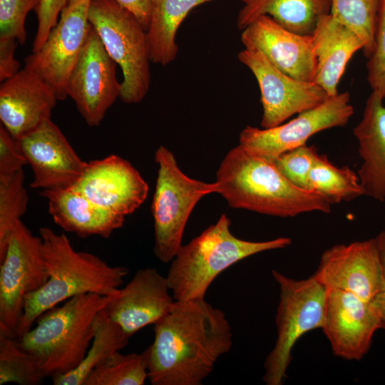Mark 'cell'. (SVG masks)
<instances>
[{
	"label": "cell",
	"mask_w": 385,
	"mask_h": 385,
	"mask_svg": "<svg viewBox=\"0 0 385 385\" xmlns=\"http://www.w3.org/2000/svg\"><path fill=\"white\" fill-rule=\"evenodd\" d=\"M146 349L153 385H201L232 345V328L223 311L204 299L175 301L154 324Z\"/></svg>",
	"instance_id": "obj_1"
},
{
	"label": "cell",
	"mask_w": 385,
	"mask_h": 385,
	"mask_svg": "<svg viewBox=\"0 0 385 385\" xmlns=\"http://www.w3.org/2000/svg\"><path fill=\"white\" fill-rule=\"evenodd\" d=\"M218 194L231 207L287 217L309 212L329 213L332 204L322 195L292 184L274 161L241 145L231 149L217 172Z\"/></svg>",
	"instance_id": "obj_2"
},
{
	"label": "cell",
	"mask_w": 385,
	"mask_h": 385,
	"mask_svg": "<svg viewBox=\"0 0 385 385\" xmlns=\"http://www.w3.org/2000/svg\"><path fill=\"white\" fill-rule=\"evenodd\" d=\"M39 236L48 279L26 297L16 338L27 332L42 314L73 297L115 295L128 272L125 267L111 266L94 254L76 250L66 235L49 227H41Z\"/></svg>",
	"instance_id": "obj_3"
},
{
	"label": "cell",
	"mask_w": 385,
	"mask_h": 385,
	"mask_svg": "<svg viewBox=\"0 0 385 385\" xmlns=\"http://www.w3.org/2000/svg\"><path fill=\"white\" fill-rule=\"evenodd\" d=\"M114 296L73 297L42 314L34 327L17 338L45 378L66 374L81 364L93 338L96 317Z\"/></svg>",
	"instance_id": "obj_4"
},
{
	"label": "cell",
	"mask_w": 385,
	"mask_h": 385,
	"mask_svg": "<svg viewBox=\"0 0 385 385\" xmlns=\"http://www.w3.org/2000/svg\"><path fill=\"white\" fill-rule=\"evenodd\" d=\"M230 227V220L222 214L215 224L180 247L166 276L175 301L204 299L212 282L230 266L255 254L292 244V239L286 237L259 242L242 240Z\"/></svg>",
	"instance_id": "obj_5"
},
{
	"label": "cell",
	"mask_w": 385,
	"mask_h": 385,
	"mask_svg": "<svg viewBox=\"0 0 385 385\" xmlns=\"http://www.w3.org/2000/svg\"><path fill=\"white\" fill-rule=\"evenodd\" d=\"M88 21L123 73L120 99L140 102L150 83L147 31L128 10L113 0H91Z\"/></svg>",
	"instance_id": "obj_6"
},
{
	"label": "cell",
	"mask_w": 385,
	"mask_h": 385,
	"mask_svg": "<svg viewBox=\"0 0 385 385\" xmlns=\"http://www.w3.org/2000/svg\"><path fill=\"white\" fill-rule=\"evenodd\" d=\"M272 274L279 288L277 339L264 363L263 381L267 385H281L294 344L304 334L323 326L327 289L312 275L294 279L275 270Z\"/></svg>",
	"instance_id": "obj_7"
},
{
	"label": "cell",
	"mask_w": 385,
	"mask_h": 385,
	"mask_svg": "<svg viewBox=\"0 0 385 385\" xmlns=\"http://www.w3.org/2000/svg\"><path fill=\"white\" fill-rule=\"evenodd\" d=\"M158 175L151 212L154 220L155 257L172 261L182 245L188 218L199 200L218 192V184L195 180L178 167L173 153L160 146L155 154Z\"/></svg>",
	"instance_id": "obj_8"
},
{
	"label": "cell",
	"mask_w": 385,
	"mask_h": 385,
	"mask_svg": "<svg viewBox=\"0 0 385 385\" xmlns=\"http://www.w3.org/2000/svg\"><path fill=\"white\" fill-rule=\"evenodd\" d=\"M41 237L19 220L0 257V334L16 337L26 297L47 281Z\"/></svg>",
	"instance_id": "obj_9"
},
{
	"label": "cell",
	"mask_w": 385,
	"mask_h": 385,
	"mask_svg": "<svg viewBox=\"0 0 385 385\" xmlns=\"http://www.w3.org/2000/svg\"><path fill=\"white\" fill-rule=\"evenodd\" d=\"M90 2L69 1L44 44L24 61V68L46 83L58 101L68 97V79L91 29L88 17Z\"/></svg>",
	"instance_id": "obj_10"
},
{
	"label": "cell",
	"mask_w": 385,
	"mask_h": 385,
	"mask_svg": "<svg viewBox=\"0 0 385 385\" xmlns=\"http://www.w3.org/2000/svg\"><path fill=\"white\" fill-rule=\"evenodd\" d=\"M354 112L349 93H338L287 123L270 128L245 127L240 134L239 144L274 161L280 155L305 145L310 137L320 131L346 125Z\"/></svg>",
	"instance_id": "obj_11"
},
{
	"label": "cell",
	"mask_w": 385,
	"mask_h": 385,
	"mask_svg": "<svg viewBox=\"0 0 385 385\" xmlns=\"http://www.w3.org/2000/svg\"><path fill=\"white\" fill-rule=\"evenodd\" d=\"M237 57L250 68L259 85L263 108L262 128L279 125L292 115L320 105L329 97L315 83L300 81L281 71L256 48L245 47Z\"/></svg>",
	"instance_id": "obj_12"
},
{
	"label": "cell",
	"mask_w": 385,
	"mask_h": 385,
	"mask_svg": "<svg viewBox=\"0 0 385 385\" xmlns=\"http://www.w3.org/2000/svg\"><path fill=\"white\" fill-rule=\"evenodd\" d=\"M116 65L91 26L67 88L68 96L90 126L99 125L120 97L121 82L116 77Z\"/></svg>",
	"instance_id": "obj_13"
},
{
	"label": "cell",
	"mask_w": 385,
	"mask_h": 385,
	"mask_svg": "<svg viewBox=\"0 0 385 385\" xmlns=\"http://www.w3.org/2000/svg\"><path fill=\"white\" fill-rule=\"evenodd\" d=\"M312 276L327 289L352 293L372 302L383 285V269L375 237L326 250Z\"/></svg>",
	"instance_id": "obj_14"
},
{
	"label": "cell",
	"mask_w": 385,
	"mask_h": 385,
	"mask_svg": "<svg viewBox=\"0 0 385 385\" xmlns=\"http://www.w3.org/2000/svg\"><path fill=\"white\" fill-rule=\"evenodd\" d=\"M379 329V317L372 302L348 292L327 289L322 329L334 356L349 361L361 360L369 351Z\"/></svg>",
	"instance_id": "obj_15"
},
{
	"label": "cell",
	"mask_w": 385,
	"mask_h": 385,
	"mask_svg": "<svg viewBox=\"0 0 385 385\" xmlns=\"http://www.w3.org/2000/svg\"><path fill=\"white\" fill-rule=\"evenodd\" d=\"M72 188L103 208L125 217L135 211L148 194V185L139 172L116 155L87 163Z\"/></svg>",
	"instance_id": "obj_16"
},
{
	"label": "cell",
	"mask_w": 385,
	"mask_h": 385,
	"mask_svg": "<svg viewBox=\"0 0 385 385\" xmlns=\"http://www.w3.org/2000/svg\"><path fill=\"white\" fill-rule=\"evenodd\" d=\"M19 140L33 171L32 188H72L85 170L87 163L51 118Z\"/></svg>",
	"instance_id": "obj_17"
},
{
	"label": "cell",
	"mask_w": 385,
	"mask_h": 385,
	"mask_svg": "<svg viewBox=\"0 0 385 385\" xmlns=\"http://www.w3.org/2000/svg\"><path fill=\"white\" fill-rule=\"evenodd\" d=\"M166 277L155 268L138 270L132 279L105 308L108 317L130 338L143 327L155 324L171 309Z\"/></svg>",
	"instance_id": "obj_18"
},
{
	"label": "cell",
	"mask_w": 385,
	"mask_h": 385,
	"mask_svg": "<svg viewBox=\"0 0 385 385\" xmlns=\"http://www.w3.org/2000/svg\"><path fill=\"white\" fill-rule=\"evenodd\" d=\"M242 31L245 47L256 48L287 75L313 82L317 59L312 35L290 31L267 15L258 17Z\"/></svg>",
	"instance_id": "obj_19"
},
{
	"label": "cell",
	"mask_w": 385,
	"mask_h": 385,
	"mask_svg": "<svg viewBox=\"0 0 385 385\" xmlns=\"http://www.w3.org/2000/svg\"><path fill=\"white\" fill-rule=\"evenodd\" d=\"M57 101L46 83L24 68L1 82V125L19 140L51 118Z\"/></svg>",
	"instance_id": "obj_20"
},
{
	"label": "cell",
	"mask_w": 385,
	"mask_h": 385,
	"mask_svg": "<svg viewBox=\"0 0 385 385\" xmlns=\"http://www.w3.org/2000/svg\"><path fill=\"white\" fill-rule=\"evenodd\" d=\"M41 194L54 222L79 237L108 238L124 224L125 216L103 208L73 188L42 190Z\"/></svg>",
	"instance_id": "obj_21"
},
{
	"label": "cell",
	"mask_w": 385,
	"mask_h": 385,
	"mask_svg": "<svg viewBox=\"0 0 385 385\" xmlns=\"http://www.w3.org/2000/svg\"><path fill=\"white\" fill-rule=\"evenodd\" d=\"M384 98L371 91L361 121L354 129L361 165L358 177L364 195L385 200V106Z\"/></svg>",
	"instance_id": "obj_22"
},
{
	"label": "cell",
	"mask_w": 385,
	"mask_h": 385,
	"mask_svg": "<svg viewBox=\"0 0 385 385\" xmlns=\"http://www.w3.org/2000/svg\"><path fill=\"white\" fill-rule=\"evenodd\" d=\"M317 59L314 83L329 96L338 93L337 86L346 66L359 50L364 48L361 38L337 21L330 14L322 16L312 34Z\"/></svg>",
	"instance_id": "obj_23"
},
{
	"label": "cell",
	"mask_w": 385,
	"mask_h": 385,
	"mask_svg": "<svg viewBox=\"0 0 385 385\" xmlns=\"http://www.w3.org/2000/svg\"><path fill=\"white\" fill-rule=\"evenodd\" d=\"M244 4L237 20L239 29L267 15L287 30L302 35H312L319 19L331 10V0H245Z\"/></svg>",
	"instance_id": "obj_24"
},
{
	"label": "cell",
	"mask_w": 385,
	"mask_h": 385,
	"mask_svg": "<svg viewBox=\"0 0 385 385\" xmlns=\"http://www.w3.org/2000/svg\"><path fill=\"white\" fill-rule=\"evenodd\" d=\"M212 1L150 0L147 29L150 61L163 66L173 62L178 51L175 38L179 26L192 9Z\"/></svg>",
	"instance_id": "obj_25"
},
{
	"label": "cell",
	"mask_w": 385,
	"mask_h": 385,
	"mask_svg": "<svg viewBox=\"0 0 385 385\" xmlns=\"http://www.w3.org/2000/svg\"><path fill=\"white\" fill-rule=\"evenodd\" d=\"M105 308L96 317L93 338L81 364L73 371L51 379L53 384L83 385L100 363L128 344L130 337L108 317Z\"/></svg>",
	"instance_id": "obj_26"
},
{
	"label": "cell",
	"mask_w": 385,
	"mask_h": 385,
	"mask_svg": "<svg viewBox=\"0 0 385 385\" xmlns=\"http://www.w3.org/2000/svg\"><path fill=\"white\" fill-rule=\"evenodd\" d=\"M309 190L322 195L332 205L364 195L355 172L348 166L334 165L320 154L309 174Z\"/></svg>",
	"instance_id": "obj_27"
},
{
	"label": "cell",
	"mask_w": 385,
	"mask_h": 385,
	"mask_svg": "<svg viewBox=\"0 0 385 385\" xmlns=\"http://www.w3.org/2000/svg\"><path fill=\"white\" fill-rule=\"evenodd\" d=\"M148 379V354L116 351L100 363L83 385H143Z\"/></svg>",
	"instance_id": "obj_28"
},
{
	"label": "cell",
	"mask_w": 385,
	"mask_h": 385,
	"mask_svg": "<svg viewBox=\"0 0 385 385\" xmlns=\"http://www.w3.org/2000/svg\"><path fill=\"white\" fill-rule=\"evenodd\" d=\"M381 0H331L330 14L363 41L364 56L374 51L375 34Z\"/></svg>",
	"instance_id": "obj_29"
},
{
	"label": "cell",
	"mask_w": 385,
	"mask_h": 385,
	"mask_svg": "<svg viewBox=\"0 0 385 385\" xmlns=\"http://www.w3.org/2000/svg\"><path fill=\"white\" fill-rule=\"evenodd\" d=\"M44 379L35 357L18 339L0 334V385H37Z\"/></svg>",
	"instance_id": "obj_30"
},
{
	"label": "cell",
	"mask_w": 385,
	"mask_h": 385,
	"mask_svg": "<svg viewBox=\"0 0 385 385\" xmlns=\"http://www.w3.org/2000/svg\"><path fill=\"white\" fill-rule=\"evenodd\" d=\"M24 180L23 170L0 175V257L12 230L27 209L28 193Z\"/></svg>",
	"instance_id": "obj_31"
},
{
	"label": "cell",
	"mask_w": 385,
	"mask_h": 385,
	"mask_svg": "<svg viewBox=\"0 0 385 385\" xmlns=\"http://www.w3.org/2000/svg\"><path fill=\"white\" fill-rule=\"evenodd\" d=\"M319 155L315 146L305 144L280 155L274 163L292 184L309 190V174Z\"/></svg>",
	"instance_id": "obj_32"
},
{
	"label": "cell",
	"mask_w": 385,
	"mask_h": 385,
	"mask_svg": "<svg viewBox=\"0 0 385 385\" xmlns=\"http://www.w3.org/2000/svg\"><path fill=\"white\" fill-rule=\"evenodd\" d=\"M41 0H0V38L16 40L24 44L27 38V14L35 10Z\"/></svg>",
	"instance_id": "obj_33"
},
{
	"label": "cell",
	"mask_w": 385,
	"mask_h": 385,
	"mask_svg": "<svg viewBox=\"0 0 385 385\" xmlns=\"http://www.w3.org/2000/svg\"><path fill=\"white\" fill-rule=\"evenodd\" d=\"M371 91L385 98V0H381L376 23L375 46L366 63Z\"/></svg>",
	"instance_id": "obj_34"
},
{
	"label": "cell",
	"mask_w": 385,
	"mask_h": 385,
	"mask_svg": "<svg viewBox=\"0 0 385 385\" xmlns=\"http://www.w3.org/2000/svg\"><path fill=\"white\" fill-rule=\"evenodd\" d=\"M68 2L69 0H41L35 9L38 26L32 52L38 51L44 44L50 32L56 25L59 14Z\"/></svg>",
	"instance_id": "obj_35"
},
{
	"label": "cell",
	"mask_w": 385,
	"mask_h": 385,
	"mask_svg": "<svg viewBox=\"0 0 385 385\" xmlns=\"http://www.w3.org/2000/svg\"><path fill=\"white\" fill-rule=\"evenodd\" d=\"M28 165L21 143L3 125H0V175L15 173Z\"/></svg>",
	"instance_id": "obj_36"
},
{
	"label": "cell",
	"mask_w": 385,
	"mask_h": 385,
	"mask_svg": "<svg viewBox=\"0 0 385 385\" xmlns=\"http://www.w3.org/2000/svg\"><path fill=\"white\" fill-rule=\"evenodd\" d=\"M19 42L12 38H0V81L3 82L19 71V63L15 58Z\"/></svg>",
	"instance_id": "obj_37"
},
{
	"label": "cell",
	"mask_w": 385,
	"mask_h": 385,
	"mask_svg": "<svg viewBox=\"0 0 385 385\" xmlns=\"http://www.w3.org/2000/svg\"><path fill=\"white\" fill-rule=\"evenodd\" d=\"M382 269L383 285L380 292L372 301L379 317L381 329L385 330V232L381 231L376 236Z\"/></svg>",
	"instance_id": "obj_38"
},
{
	"label": "cell",
	"mask_w": 385,
	"mask_h": 385,
	"mask_svg": "<svg viewBox=\"0 0 385 385\" xmlns=\"http://www.w3.org/2000/svg\"><path fill=\"white\" fill-rule=\"evenodd\" d=\"M130 11L147 31L150 23V0H113Z\"/></svg>",
	"instance_id": "obj_39"
},
{
	"label": "cell",
	"mask_w": 385,
	"mask_h": 385,
	"mask_svg": "<svg viewBox=\"0 0 385 385\" xmlns=\"http://www.w3.org/2000/svg\"><path fill=\"white\" fill-rule=\"evenodd\" d=\"M69 1H71V0H69Z\"/></svg>",
	"instance_id": "obj_40"
}]
</instances>
